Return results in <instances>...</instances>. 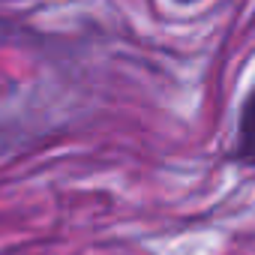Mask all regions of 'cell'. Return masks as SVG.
<instances>
[{"instance_id": "7a4b0ae2", "label": "cell", "mask_w": 255, "mask_h": 255, "mask_svg": "<svg viewBox=\"0 0 255 255\" xmlns=\"http://www.w3.org/2000/svg\"><path fill=\"white\" fill-rule=\"evenodd\" d=\"M174 3H195V0H174Z\"/></svg>"}, {"instance_id": "6da1fadb", "label": "cell", "mask_w": 255, "mask_h": 255, "mask_svg": "<svg viewBox=\"0 0 255 255\" xmlns=\"http://www.w3.org/2000/svg\"><path fill=\"white\" fill-rule=\"evenodd\" d=\"M240 165H255V84L246 93L237 117V138H234V153Z\"/></svg>"}]
</instances>
